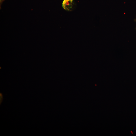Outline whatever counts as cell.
<instances>
[{
    "label": "cell",
    "instance_id": "7a4b0ae2",
    "mask_svg": "<svg viewBox=\"0 0 136 136\" xmlns=\"http://www.w3.org/2000/svg\"><path fill=\"white\" fill-rule=\"evenodd\" d=\"M0 104H1L3 101V95L2 93H0Z\"/></svg>",
    "mask_w": 136,
    "mask_h": 136
},
{
    "label": "cell",
    "instance_id": "6da1fadb",
    "mask_svg": "<svg viewBox=\"0 0 136 136\" xmlns=\"http://www.w3.org/2000/svg\"><path fill=\"white\" fill-rule=\"evenodd\" d=\"M73 0H64L62 3V6L65 10L68 11L72 10L73 4Z\"/></svg>",
    "mask_w": 136,
    "mask_h": 136
},
{
    "label": "cell",
    "instance_id": "3957f363",
    "mask_svg": "<svg viewBox=\"0 0 136 136\" xmlns=\"http://www.w3.org/2000/svg\"><path fill=\"white\" fill-rule=\"evenodd\" d=\"M134 21L136 22V18L134 20Z\"/></svg>",
    "mask_w": 136,
    "mask_h": 136
}]
</instances>
